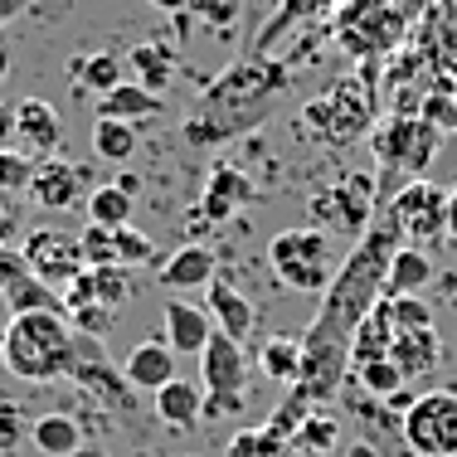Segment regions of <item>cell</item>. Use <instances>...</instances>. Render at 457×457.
<instances>
[{
	"label": "cell",
	"instance_id": "cell-1",
	"mask_svg": "<svg viewBox=\"0 0 457 457\" xmlns=\"http://www.w3.org/2000/svg\"><path fill=\"white\" fill-rule=\"evenodd\" d=\"M287 88H292V69L282 59L248 54V59L228 63L224 73H214L204 83L200 97L190 103V112H185V127H180L185 146L210 151V146H224V141L263 127L273 117V107L287 97Z\"/></svg>",
	"mask_w": 457,
	"mask_h": 457
},
{
	"label": "cell",
	"instance_id": "cell-2",
	"mask_svg": "<svg viewBox=\"0 0 457 457\" xmlns=\"http://www.w3.org/2000/svg\"><path fill=\"white\" fill-rule=\"evenodd\" d=\"M375 63H361L355 73L336 79L326 93H317L312 103H302L297 112V132L317 146H351L375 127Z\"/></svg>",
	"mask_w": 457,
	"mask_h": 457
},
{
	"label": "cell",
	"instance_id": "cell-3",
	"mask_svg": "<svg viewBox=\"0 0 457 457\" xmlns=\"http://www.w3.org/2000/svg\"><path fill=\"white\" fill-rule=\"evenodd\" d=\"M0 361L20 379H69L73 370V326L69 312H20L0 336Z\"/></svg>",
	"mask_w": 457,
	"mask_h": 457
},
{
	"label": "cell",
	"instance_id": "cell-4",
	"mask_svg": "<svg viewBox=\"0 0 457 457\" xmlns=\"http://www.w3.org/2000/svg\"><path fill=\"white\" fill-rule=\"evenodd\" d=\"M409 15L399 10V0H341L331 5V39L341 54H351L355 63H379L385 54L404 45Z\"/></svg>",
	"mask_w": 457,
	"mask_h": 457
},
{
	"label": "cell",
	"instance_id": "cell-5",
	"mask_svg": "<svg viewBox=\"0 0 457 457\" xmlns=\"http://www.w3.org/2000/svg\"><path fill=\"white\" fill-rule=\"evenodd\" d=\"M200 385H204V413H244V385H248V361L244 341L214 331L200 351Z\"/></svg>",
	"mask_w": 457,
	"mask_h": 457
},
{
	"label": "cell",
	"instance_id": "cell-6",
	"mask_svg": "<svg viewBox=\"0 0 457 457\" xmlns=\"http://www.w3.org/2000/svg\"><path fill=\"white\" fill-rule=\"evenodd\" d=\"M404 443L419 457H457V395L428 389L404 409Z\"/></svg>",
	"mask_w": 457,
	"mask_h": 457
},
{
	"label": "cell",
	"instance_id": "cell-7",
	"mask_svg": "<svg viewBox=\"0 0 457 457\" xmlns=\"http://www.w3.org/2000/svg\"><path fill=\"white\" fill-rule=\"evenodd\" d=\"M438 127L423 122L419 112H395L385 127L375 132V151L385 170H404V176H423L433 166V151H438Z\"/></svg>",
	"mask_w": 457,
	"mask_h": 457
},
{
	"label": "cell",
	"instance_id": "cell-8",
	"mask_svg": "<svg viewBox=\"0 0 457 457\" xmlns=\"http://www.w3.org/2000/svg\"><path fill=\"white\" fill-rule=\"evenodd\" d=\"M389 214L404 228L409 244H433V238H448V190L433 185L428 176H413L395 190Z\"/></svg>",
	"mask_w": 457,
	"mask_h": 457
},
{
	"label": "cell",
	"instance_id": "cell-9",
	"mask_svg": "<svg viewBox=\"0 0 457 457\" xmlns=\"http://www.w3.org/2000/svg\"><path fill=\"white\" fill-rule=\"evenodd\" d=\"M312 220L317 228H351V234H365L370 220H375V180L365 170H351L341 185H326L321 195H312Z\"/></svg>",
	"mask_w": 457,
	"mask_h": 457
},
{
	"label": "cell",
	"instance_id": "cell-10",
	"mask_svg": "<svg viewBox=\"0 0 457 457\" xmlns=\"http://www.w3.org/2000/svg\"><path fill=\"white\" fill-rule=\"evenodd\" d=\"M0 302L10 307V317H20V312H63V292L49 287L25 263V253L10 244H0Z\"/></svg>",
	"mask_w": 457,
	"mask_h": 457
},
{
	"label": "cell",
	"instance_id": "cell-11",
	"mask_svg": "<svg viewBox=\"0 0 457 457\" xmlns=\"http://www.w3.org/2000/svg\"><path fill=\"white\" fill-rule=\"evenodd\" d=\"M20 253H25V263L59 292L88 268L83 263V244L73 234H63V228H29L25 244H20Z\"/></svg>",
	"mask_w": 457,
	"mask_h": 457
},
{
	"label": "cell",
	"instance_id": "cell-12",
	"mask_svg": "<svg viewBox=\"0 0 457 457\" xmlns=\"http://www.w3.org/2000/svg\"><path fill=\"white\" fill-rule=\"evenodd\" d=\"M88 176H83L73 161H63V156H45L35 166V185H29V200L39 204V210H73V204H83L88 200Z\"/></svg>",
	"mask_w": 457,
	"mask_h": 457
},
{
	"label": "cell",
	"instance_id": "cell-13",
	"mask_svg": "<svg viewBox=\"0 0 457 457\" xmlns=\"http://www.w3.org/2000/svg\"><path fill=\"white\" fill-rule=\"evenodd\" d=\"M253 195H258L253 180H248L238 166H224V161H220V166H210V180H204L200 220H204V224H228L238 204H248Z\"/></svg>",
	"mask_w": 457,
	"mask_h": 457
},
{
	"label": "cell",
	"instance_id": "cell-14",
	"mask_svg": "<svg viewBox=\"0 0 457 457\" xmlns=\"http://www.w3.org/2000/svg\"><path fill=\"white\" fill-rule=\"evenodd\" d=\"M326 15H331V0H278V15L258 29L253 54L258 59H273V49L292 35V29H317Z\"/></svg>",
	"mask_w": 457,
	"mask_h": 457
},
{
	"label": "cell",
	"instance_id": "cell-15",
	"mask_svg": "<svg viewBox=\"0 0 457 457\" xmlns=\"http://www.w3.org/2000/svg\"><path fill=\"white\" fill-rule=\"evenodd\" d=\"M204 312H210L214 331L234 336V341H248V336H253V326H258L253 302H248L234 282H224V278H214L210 287H204Z\"/></svg>",
	"mask_w": 457,
	"mask_h": 457
},
{
	"label": "cell",
	"instance_id": "cell-16",
	"mask_svg": "<svg viewBox=\"0 0 457 457\" xmlns=\"http://www.w3.org/2000/svg\"><path fill=\"white\" fill-rule=\"evenodd\" d=\"M214 268H220V258H214V248H204V244H185L176 248L170 258H161V268H156V282L166 292H190V287H210L214 278Z\"/></svg>",
	"mask_w": 457,
	"mask_h": 457
},
{
	"label": "cell",
	"instance_id": "cell-17",
	"mask_svg": "<svg viewBox=\"0 0 457 457\" xmlns=\"http://www.w3.org/2000/svg\"><path fill=\"white\" fill-rule=\"evenodd\" d=\"M15 141L29 151H45L54 156L63 141V117L59 107L45 103V97H25V103H15Z\"/></svg>",
	"mask_w": 457,
	"mask_h": 457
},
{
	"label": "cell",
	"instance_id": "cell-18",
	"mask_svg": "<svg viewBox=\"0 0 457 457\" xmlns=\"http://www.w3.org/2000/svg\"><path fill=\"white\" fill-rule=\"evenodd\" d=\"M268 263H273V273H287V268H302V263H331V238L317 224L282 228L273 244H268Z\"/></svg>",
	"mask_w": 457,
	"mask_h": 457
},
{
	"label": "cell",
	"instance_id": "cell-19",
	"mask_svg": "<svg viewBox=\"0 0 457 457\" xmlns=\"http://www.w3.org/2000/svg\"><path fill=\"white\" fill-rule=\"evenodd\" d=\"M389 361L404 370V379H423L443 365V341L433 326H419V331H395V345H389Z\"/></svg>",
	"mask_w": 457,
	"mask_h": 457
},
{
	"label": "cell",
	"instance_id": "cell-20",
	"mask_svg": "<svg viewBox=\"0 0 457 457\" xmlns=\"http://www.w3.org/2000/svg\"><path fill=\"white\" fill-rule=\"evenodd\" d=\"M214 336V321L204 307H195V302H166V345L176 355H200L204 341Z\"/></svg>",
	"mask_w": 457,
	"mask_h": 457
},
{
	"label": "cell",
	"instance_id": "cell-21",
	"mask_svg": "<svg viewBox=\"0 0 457 457\" xmlns=\"http://www.w3.org/2000/svg\"><path fill=\"white\" fill-rule=\"evenodd\" d=\"M395 317H389V302L379 297L375 307L365 312L361 321H355V331H351V365H370V361H385L389 355V345H395Z\"/></svg>",
	"mask_w": 457,
	"mask_h": 457
},
{
	"label": "cell",
	"instance_id": "cell-22",
	"mask_svg": "<svg viewBox=\"0 0 457 457\" xmlns=\"http://www.w3.org/2000/svg\"><path fill=\"white\" fill-rule=\"evenodd\" d=\"M122 375H127V385H132V389H151V395H156L161 385H170V379H176V351H170L166 341H156V336H151V341L132 345Z\"/></svg>",
	"mask_w": 457,
	"mask_h": 457
},
{
	"label": "cell",
	"instance_id": "cell-23",
	"mask_svg": "<svg viewBox=\"0 0 457 457\" xmlns=\"http://www.w3.org/2000/svg\"><path fill=\"white\" fill-rule=\"evenodd\" d=\"M433 258L423 253L419 244L409 248H395V258H389V273H385V297H423V287L433 282Z\"/></svg>",
	"mask_w": 457,
	"mask_h": 457
},
{
	"label": "cell",
	"instance_id": "cell-24",
	"mask_svg": "<svg viewBox=\"0 0 457 457\" xmlns=\"http://www.w3.org/2000/svg\"><path fill=\"white\" fill-rule=\"evenodd\" d=\"M200 413H204V389L200 385H190V379H170V385H161L156 389V419L166 423V428H195L200 423Z\"/></svg>",
	"mask_w": 457,
	"mask_h": 457
},
{
	"label": "cell",
	"instance_id": "cell-25",
	"mask_svg": "<svg viewBox=\"0 0 457 457\" xmlns=\"http://www.w3.org/2000/svg\"><path fill=\"white\" fill-rule=\"evenodd\" d=\"M156 112H166V97L141 83H117L112 93L97 97V117H117V122H151Z\"/></svg>",
	"mask_w": 457,
	"mask_h": 457
},
{
	"label": "cell",
	"instance_id": "cell-26",
	"mask_svg": "<svg viewBox=\"0 0 457 457\" xmlns=\"http://www.w3.org/2000/svg\"><path fill=\"white\" fill-rule=\"evenodd\" d=\"M127 63H132L137 83L151 93H166L170 73H176V49L161 45V39H141V45H132V54H127Z\"/></svg>",
	"mask_w": 457,
	"mask_h": 457
},
{
	"label": "cell",
	"instance_id": "cell-27",
	"mask_svg": "<svg viewBox=\"0 0 457 457\" xmlns=\"http://www.w3.org/2000/svg\"><path fill=\"white\" fill-rule=\"evenodd\" d=\"M29 438H35V448L49 453V457H73L83 448V428L69 413H39V419L29 423Z\"/></svg>",
	"mask_w": 457,
	"mask_h": 457
},
{
	"label": "cell",
	"instance_id": "cell-28",
	"mask_svg": "<svg viewBox=\"0 0 457 457\" xmlns=\"http://www.w3.org/2000/svg\"><path fill=\"white\" fill-rule=\"evenodd\" d=\"M258 370L268 379H278V385H297L302 379V336H273V341H263Z\"/></svg>",
	"mask_w": 457,
	"mask_h": 457
},
{
	"label": "cell",
	"instance_id": "cell-29",
	"mask_svg": "<svg viewBox=\"0 0 457 457\" xmlns=\"http://www.w3.org/2000/svg\"><path fill=\"white\" fill-rule=\"evenodd\" d=\"M73 83H79L83 93L103 97L112 93L117 83H127V69L117 54H83V59H73Z\"/></svg>",
	"mask_w": 457,
	"mask_h": 457
},
{
	"label": "cell",
	"instance_id": "cell-30",
	"mask_svg": "<svg viewBox=\"0 0 457 457\" xmlns=\"http://www.w3.org/2000/svg\"><path fill=\"white\" fill-rule=\"evenodd\" d=\"M93 151L107 166H127L137 151V122H117V117H97L93 122Z\"/></svg>",
	"mask_w": 457,
	"mask_h": 457
},
{
	"label": "cell",
	"instance_id": "cell-31",
	"mask_svg": "<svg viewBox=\"0 0 457 457\" xmlns=\"http://www.w3.org/2000/svg\"><path fill=\"white\" fill-rule=\"evenodd\" d=\"M88 224H107V228H122L132 224V195L122 185H93L88 190Z\"/></svg>",
	"mask_w": 457,
	"mask_h": 457
},
{
	"label": "cell",
	"instance_id": "cell-32",
	"mask_svg": "<svg viewBox=\"0 0 457 457\" xmlns=\"http://www.w3.org/2000/svg\"><path fill=\"white\" fill-rule=\"evenodd\" d=\"M83 278H88L93 287V302H103V307H127L132 302V278H127L122 263H107V268H83Z\"/></svg>",
	"mask_w": 457,
	"mask_h": 457
},
{
	"label": "cell",
	"instance_id": "cell-33",
	"mask_svg": "<svg viewBox=\"0 0 457 457\" xmlns=\"http://www.w3.org/2000/svg\"><path fill=\"white\" fill-rule=\"evenodd\" d=\"M355 379H361V389L365 395H375V399H395V395H404V370H399L395 361H370V365H355Z\"/></svg>",
	"mask_w": 457,
	"mask_h": 457
},
{
	"label": "cell",
	"instance_id": "cell-34",
	"mask_svg": "<svg viewBox=\"0 0 457 457\" xmlns=\"http://www.w3.org/2000/svg\"><path fill=\"white\" fill-rule=\"evenodd\" d=\"M228 457H287V438L273 433L263 423V428H244L228 438Z\"/></svg>",
	"mask_w": 457,
	"mask_h": 457
},
{
	"label": "cell",
	"instance_id": "cell-35",
	"mask_svg": "<svg viewBox=\"0 0 457 457\" xmlns=\"http://www.w3.org/2000/svg\"><path fill=\"white\" fill-rule=\"evenodd\" d=\"M419 117H423V122H433L438 132H457V93H453L448 79L419 97Z\"/></svg>",
	"mask_w": 457,
	"mask_h": 457
},
{
	"label": "cell",
	"instance_id": "cell-36",
	"mask_svg": "<svg viewBox=\"0 0 457 457\" xmlns=\"http://www.w3.org/2000/svg\"><path fill=\"white\" fill-rule=\"evenodd\" d=\"M35 166H39V161L29 156V151H10V146H0V190H10V195H29V185H35Z\"/></svg>",
	"mask_w": 457,
	"mask_h": 457
},
{
	"label": "cell",
	"instance_id": "cell-37",
	"mask_svg": "<svg viewBox=\"0 0 457 457\" xmlns=\"http://www.w3.org/2000/svg\"><path fill=\"white\" fill-rule=\"evenodd\" d=\"M63 312H69V326H73V331H83V336H107V331H112V321H117V312L103 307V302H93V297L63 302Z\"/></svg>",
	"mask_w": 457,
	"mask_h": 457
},
{
	"label": "cell",
	"instance_id": "cell-38",
	"mask_svg": "<svg viewBox=\"0 0 457 457\" xmlns=\"http://www.w3.org/2000/svg\"><path fill=\"white\" fill-rule=\"evenodd\" d=\"M336 438H341V423H336L331 413H321V409L312 413L297 433H292V443H297V448H307V453H331Z\"/></svg>",
	"mask_w": 457,
	"mask_h": 457
},
{
	"label": "cell",
	"instance_id": "cell-39",
	"mask_svg": "<svg viewBox=\"0 0 457 457\" xmlns=\"http://www.w3.org/2000/svg\"><path fill=\"white\" fill-rule=\"evenodd\" d=\"M112 238H117V263L122 268H137V263H156V244H151L141 228L132 224H122V228H112Z\"/></svg>",
	"mask_w": 457,
	"mask_h": 457
},
{
	"label": "cell",
	"instance_id": "cell-40",
	"mask_svg": "<svg viewBox=\"0 0 457 457\" xmlns=\"http://www.w3.org/2000/svg\"><path fill=\"white\" fill-rule=\"evenodd\" d=\"M79 244H83V263H88V268L117 263V238H112V228H107V224H88L79 234Z\"/></svg>",
	"mask_w": 457,
	"mask_h": 457
},
{
	"label": "cell",
	"instance_id": "cell-41",
	"mask_svg": "<svg viewBox=\"0 0 457 457\" xmlns=\"http://www.w3.org/2000/svg\"><path fill=\"white\" fill-rule=\"evenodd\" d=\"M389 317H395L399 331H419V326H433V307L423 297H385Z\"/></svg>",
	"mask_w": 457,
	"mask_h": 457
},
{
	"label": "cell",
	"instance_id": "cell-42",
	"mask_svg": "<svg viewBox=\"0 0 457 457\" xmlns=\"http://www.w3.org/2000/svg\"><path fill=\"white\" fill-rule=\"evenodd\" d=\"M336 278L331 263H302V268H287V273H278V282H287V287L297 292H326Z\"/></svg>",
	"mask_w": 457,
	"mask_h": 457
},
{
	"label": "cell",
	"instance_id": "cell-43",
	"mask_svg": "<svg viewBox=\"0 0 457 457\" xmlns=\"http://www.w3.org/2000/svg\"><path fill=\"white\" fill-rule=\"evenodd\" d=\"M25 433H29L25 409H20V404H0V453H15Z\"/></svg>",
	"mask_w": 457,
	"mask_h": 457
},
{
	"label": "cell",
	"instance_id": "cell-44",
	"mask_svg": "<svg viewBox=\"0 0 457 457\" xmlns=\"http://www.w3.org/2000/svg\"><path fill=\"white\" fill-rule=\"evenodd\" d=\"M15 234H25V200L0 190V244H10Z\"/></svg>",
	"mask_w": 457,
	"mask_h": 457
},
{
	"label": "cell",
	"instance_id": "cell-45",
	"mask_svg": "<svg viewBox=\"0 0 457 457\" xmlns=\"http://www.w3.org/2000/svg\"><path fill=\"white\" fill-rule=\"evenodd\" d=\"M15 141V107L0 103V146H10Z\"/></svg>",
	"mask_w": 457,
	"mask_h": 457
},
{
	"label": "cell",
	"instance_id": "cell-46",
	"mask_svg": "<svg viewBox=\"0 0 457 457\" xmlns=\"http://www.w3.org/2000/svg\"><path fill=\"white\" fill-rule=\"evenodd\" d=\"M20 10H25V0H0V29H5L10 20L20 15Z\"/></svg>",
	"mask_w": 457,
	"mask_h": 457
},
{
	"label": "cell",
	"instance_id": "cell-47",
	"mask_svg": "<svg viewBox=\"0 0 457 457\" xmlns=\"http://www.w3.org/2000/svg\"><path fill=\"white\" fill-rule=\"evenodd\" d=\"M151 5H156V10H166V15H180V10L190 5V0H151Z\"/></svg>",
	"mask_w": 457,
	"mask_h": 457
},
{
	"label": "cell",
	"instance_id": "cell-48",
	"mask_svg": "<svg viewBox=\"0 0 457 457\" xmlns=\"http://www.w3.org/2000/svg\"><path fill=\"white\" fill-rule=\"evenodd\" d=\"M448 238H457V190L448 195Z\"/></svg>",
	"mask_w": 457,
	"mask_h": 457
},
{
	"label": "cell",
	"instance_id": "cell-49",
	"mask_svg": "<svg viewBox=\"0 0 457 457\" xmlns=\"http://www.w3.org/2000/svg\"><path fill=\"white\" fill-rule=\"evenodd\" d=\"M73 457H107V448H97V443H83V448L73 453Z\"/></svg>",
	"mask_w": 457,
	"mask_h": 457
},
{
	"label": "cell",
	"instance_id": "cell-50",
	"mask_svg": "<svg viewBox=\"0 0 457 457\" xmlns=\"http://www.w3.org/2000/svg\"><path fill=\"white\" fill-rule=\"evenodd\" d=\"M443 79H448L453 88H457V54H453V59H448V69H443Z\"/></svg>",
	"mask_w": 457,
	"mask_h": 457
},
{
	"label": "cell",
	"instance_id": "cell-51",
	"mask_svg": "<svg viewBox=\"0 0 457 457\" xmlns=\"http://www.w3.org/2000/svg\"><path fill=\"white\" fill-rule=\"evenodd\" d=\"M5 69H10V54H5V45H0V79H5Z\"/></svg>",
	"mask_w": 457,
	"mask_h": 457
},
{
	"label": "cell",
	"instance_id": "cell-52",
	"mask_svg": "<svg viewBox=\"0 0 457 457\" xmlns=\"http://www.w3.org/2000/svg\"><path fill=\"white\" fill-rule=\"evenodd\" d=\"M399 457H419V453H399Z\"/></svg>",
	"mask_w": 457,
	"mask_h": 457
},
{
	"label": "cell",
	"instance_id": "cell-53",
	"mask_svg": "<svg viewBox=\"0 0 457 457\" xmlns=\"http://www.w3.org/2000/svg\"><path fill=\"white\" fill-rule=\"evenodd\" d=\"M331 5H341V0H331Z\"/></svg>",
	"mask_w": 457,
	"mask_h": 457
}]
</instances>
